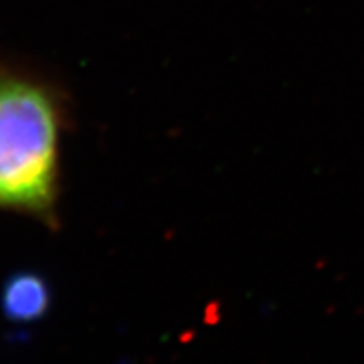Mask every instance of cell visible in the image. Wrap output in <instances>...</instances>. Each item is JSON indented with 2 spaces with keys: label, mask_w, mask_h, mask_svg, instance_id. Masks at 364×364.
Returning <instances> with one entry per match:
<instances>
[{
  "label": "cell",
  "mask_w": 364,
  "mask_h": 364,
  "mask_svg": "<svg viewBox=\"0 0 364 364\" xmlns=\"http://www.w3.org/2000/svg\"><path fill=\"white\" fill-rule=\"evenodd\" d=\"M65 91L39 73L0 63V211L58 228Z\"/></svg>",
  "instance_id": "1"
},
{
  "label": "cell",
  "mask_w": 364,
  "mask_h": 364,
  "mask_svg": "<svg viewBox=\"0 0 364 364\" xmlns=\"http://www.w3.org/2000/svg\"><path fill=\"white\" fill-rule=\"evenodd\" d=\"M51 304V290L38 273H17L2 290V311L16 324L39 321Z\"/></svg>",
  "instance_id": "2"
}]
</instances>
